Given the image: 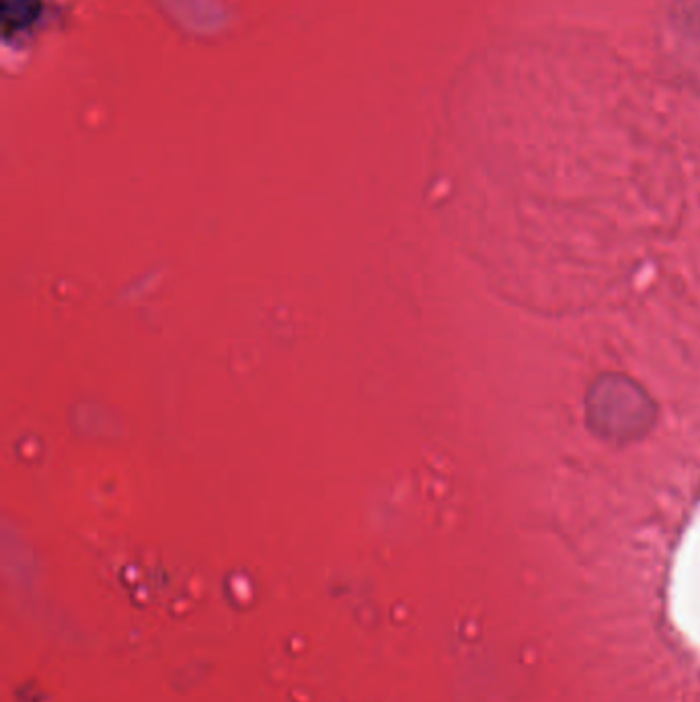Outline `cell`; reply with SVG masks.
<instances>
[{
  "label": "cell",
  "mask_w": 700,
  "mask_h": 702,
  "mask_svg": "<svg viewBox=\"0 0 700 702\" xmlns=\"http://www.w3.org/2000/svg\"><path fill=\"white\" fill-rule=\"evenodd\" d=\"M3 27L7 31L29 27L42 13L40 0H3Z\"/></svg>",
  "instance_id": "obj_1"
}]
</instances>
